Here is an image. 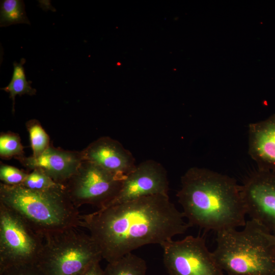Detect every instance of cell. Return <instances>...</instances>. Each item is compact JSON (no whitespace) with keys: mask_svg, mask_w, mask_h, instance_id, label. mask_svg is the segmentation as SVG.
<instances>
[{"mask_svg":"<svg viewBox=\"0 0 275 275\" xmlns=\"http://www.w3.org/2000/svg\"><path fill=\"white\" fill-rule=\"evenodd\" d=\"M273 235H274V236H275V232H274L273 233Z\"/></svg>","mask_w":275,"mask_h":275,"instance_id":"23","label":"cell"},{"mask_svg":"<svg viewBox=\"0 0 275 275\" xmlns=\"http://www.w3.org/2000/svg\"><path fill=\"white\" fill-rule=\"evenodd\" d=\"M240 189L246 215L275 232V171L258 168Z\"/></svg>","mask_w":275,"mask_h":275,"instance_id":"9","label":"cell"},{"mask_svg":"<svg viewBox=\"0 0 275 275\" xmlns=\"http://www.w3.org/2000/svg\"><path fill=\"white\" fill-rule=\"evenodd\" d=\"M44 239L16 212L0 203V272L37 265Z\"/></svg>","mask_w":275,"mask_h":275,"instance_id":"6","label":"cell"},{"mask_svg":"<svg viewBox=\"0 0 275 275\" xmlns=\"http://www.w3.org/2000/svg\"><path fill=\"white\" fill-rule=\"evenodd\" d=\"M25 63V60L24 58H22L19 63L14 62L11 80L6 87L1 89L9 93L10 98L13 101V113L15 112V100L17 95L27 94L33 96L36 93V90L31 86V81L26 80L23 66Z\"/></svg>","mask_w":275,"mask_h":275,"instance_id":"15","label":"cell"},{"mask_svg":"<svg viewBox=\"0 0 275 275\" xmlns=\"http://www.w3.org/2000/svg\"><path fill=\"white\" fill-rule=\"evenodd\" d=\"M78 275H105L100 265V261L96 262Z\"/></svg>","mask_w":275,"mask_h":275,"instance_id":"22","label":"cell"},{"mask_svg":"<svg viewBox=\"0 0 275 275\" xmlns=\"http://www.w3.org/2000/svg\"><path fill=\"white\" fill-rule=\"evenodd\" d=\"M161 246L169 275H225L203 236L188 235Z\"/></svg>","mask_w":275,"mask_h":275,"instance_id":"8","label":"cell"},{"mask_svg":"<svg viewBox=\"0 0 275 275\" xmlns=\"http://www.w3.org/2000/svg\"><path fill=\"white\" fill-rule=\"evenodd\" d=\"M187 222L216 233L243 227L246 213L234 178L203 168L189 169L176 195Z\"/></svg>","mask_w":275,"mask_h":275,"instance_id":"2","label":"cell"},{"mask_svg":"<svg viewBox=\"0 0 275 275\" xmlns=\"http://www.w3.org/2000/svg\"><path fill=\"white\" fill-rule=\"evenodd\" d=\"M28 173L11 166L1 164L0 179L2 183L9 185H21Z\"/></svg>","mask_w":275,"mask_h":275,"instance_id":"20","label":"cell"},{"mask_svg":"<svg viewBox=\"0 0 275 275\" xmlns=\"http://www.w3.org/2000/svg\"><path fill=\"white\" fill-rule=\"evenodd\" d=\"M19 23L31 24L26 16L23 1H1L0 26H8Z\"/></svg>","mask_w":275,"mask_h":275,"instance_id":"16","label":"cell"},{"mask_svg":"<svg viewBox=\"0 0 275 275\" xmlns=\"http://www.w3.org/2000/svg\"><path fill=\"white\" fill-rule=\"evenodd\" d=\"M169 189L164 168L157 161L146 160L124 178L119 193L105 207L149 196L168 195Z\"/></svg>","mask_w":275,"mask_h":275,"instance_id":"10","label":"cell"},{"mask_svg":"<svg viewBox=\"0 0 275 275\" xmlns=\"http://www.w3.org/2000/svg\"><path fill=\"white\" fill-rule=\"evenodd\" d=\"M249 153L258 168L275 171V114L249 126Z\"/></svg>","mask_w":275,"mask_h":275,"instance_id":"13","label":"cell"},{"mask_svg":"<svg viewBox=\"0 0 275 275\" xmlns=\"http://www.w3.org/2000/svg\"><path fill=\"white\" fill-rule=\"evenodd\" d=\"M168 195L140 198L80 216L102 258L111 262L142 246L163 243L191 226Z\"/></svg>","mask_w":275,"mask_h":275,"instance_id":"1","label":"cell"},{"mask_svg":"<svg viewBox=\"0 0 275 275\" xmlns=\"http://www.w3.org/2000/svg\"><path fill=\"white\" fill-rule=\"evenodd\" d=\"M61 185L56 182L42 170L35 169L28 173L21 185L32 190H42L53 188Z\"/></svg>","mask_w":275,"mask_h":275,"instance_id":"19","label":"cell"},{"mask_svg":"<svg viewBox=\"0 0 275 275\" xmlns=\"http://www.w3.org/2000/svg\"><path fill=\"white\" fill-rule=\"evenodd\" d=\"M26 126L30 136L33 151L32 156L38 157L50 146L49 137L39 122L36 120L29 121Z\"/></svg>","mask_w":275,"mask_h":275,"instance_id":"17","label":"cell"},{"mask_svg":"<svg viewBox=\"0 0 275 275\" xmlns=\"http://www.w3.org/2000/svg\"><path fill=\"white\" fill-rule=\"evenodd\" d=\"M23 147L19 136L12 132L3 133L0 136V156L4 159L23 155Z\"/></svg>","mask_w":275,"mask_h":275,"instance_id":"18","label":"cell"},{"mask_svg":"<svg viewBox=\"0 0 275 275\" xmlns=\"http://www.w3.org/2000/svg\"><path fill=\"white\" fill-rule=\"evenodd\" d=\"M0 203L18 214L44 239L79 227L80 214L63 185L36 190L1 182Z\"/></svg>","mask_w":275,"mask_h":275,"instance_id":"3","label":"cell"},{"mask_svg":"<svg viewBox=\"0 0 275 275\" xmlns=\"http://www.w3.org/2000/svg\"><path fill=\"white\" fill-rule=\"evenodd\" d=\"M0 275H44L37 265L16 266L0 272Z\"/></svg>","mask_w":275,"mask_h":275,"instance_id":"21","label":"cell"},{"mask_svg":"<svg viewBox=\"0 0 275 275\" xmlns=\"http://www.w3.org/2000/svg\"><path fill=\"white\" fill-rule=\"evenodd\" d=\"M216 232L214 257L227 275H275V236L256 220Z\"/></svg>","mask_w":275,"mask_h":275,"instance_id":"4","label":"cell"},{"mask_svg":"<svg viewBox=\"0 0 275 275\" xmlns=\"http://www.w3.org/2000/svg\"><path fill=\"white\" fill-rule=\"evenodd\" d=\"M17 159L26 168L31 170L39 169L63 185L83 160L81 152L64 150L51 146L38 157L22 156Z\"/></svg>","mask_w":275,"mask_h":275,"instance_id":"12","label":"cell"},{"mask_svg":"<svg viewBox=\"0 0 275 275\" xmlns=\"http://www.w3.org/2000/svg\"><path fill=\"white\" fill-rule=\"evenodd\" d=\"M84 160L124 178L136 167L132 153L118 141L102 136L81 151Z\"/></svg>","mask_w":275,"mask_h":275,"instance_id":"11","label":"cell"},{"mask_svg":"<svg viewBox=\"0 0 275 275\" xmlns=\"http://www.w3.org/2000/svg\"><path fill=\"white\" fill-rule=\"evenodd\" d=\"M104 271L105 275H147V265L143 259L130 253L108 262Z\"/></svg>","mask_w":275,"mask_h":275,"instance_id":"14","label":"cell"},{"mask_svg":"<svg viewBox=\"0 0 275 275\" xmlns=\"http://www.w3.org/2000/svg\"><path fill=\"white\" fill-rule=\"evenodd\" d=\"M71 228L44 239L37 264L44 275H78L102 259L92 237Z\"/></svg>","mask_w":275,"mask_h":275,"instance_id":"5","label":"cell"},{"mask_svg":"<svg viewBox=\"0 0 275 275\" xmlns=\"http://www.w3.org/2000/svg\"><path fill=\"white\" fill-rule=\"evenodd\" d=\"M123 179L83 160L64 186L69 199L77 208L91 205L100 209L105 207L117 196Z\"/></svg>","mask_w":275,"mask_h":275,"instance_id":"7","label":"cell"}]
</instances>
